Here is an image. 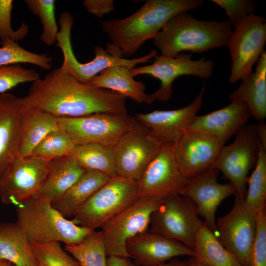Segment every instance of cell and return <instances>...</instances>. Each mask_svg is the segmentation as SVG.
I'll return each instance as SVG.
<instances>
[{"label":"cell","instance_id":"cell-1","mask_svg":"<svg viewBox=\"0 0 266 266\" xmlns=\"http://www.w3.org/2000/svg\"><path fill=\"white\" fill-rule=\"evenodd\" d=\"M126 98L110 90L81 83L56 68L33 82L19 97L22 112L38 109L58 117H77L105 112H127Z\"/></svg>","mask_w":266,"mask_h":266},{"label":"cell","instance_id":"cell-2","mask_svg":"<svg viewBox=\"0 0 266 266\" xmlns=\"http://www.w3.org/2000/svg\"><path fill=\"white\" fill-rule=\"evenodd\" d=\"M203 3L202 0H148L128 17L102 21L101 29L110 41L105 50L115 57L127 59L145 41L153 39L173 16L199 8Z\"/></svg>","mask_w":266,"mask_h":266},{"label":"cell","instance_id":"cell-3","mask_svg":"<svg viewBox=\"0 0 266 266\" xmlns=\"http://www.w3.org/2000/svg\"><path fill=\"white\" fill-rule=\"evenodd\" d=\"M232 27L228 20H200L183 12L166 23L153 42L164 56L174 58L183 51L201 53L227 46Z\"/></svg>","mask_w":266,"mask_h":266},{"label":"cell","instance_id":"cell-4","mask_svg":"<svg viewBox=\"0 0 266 266\" xmlns=\"http://www.w3.org/2000/svg\"><path fill=\"white\" fill-rule=\"evenodd\" d=\"M16 223L31 243L76 244L94 231L66 218L49 200L39 195L16 206Z\"/></svg>","mask_w":266,"mask_h":266},{"label":"cell","instance_id":"cell-5","mask_svg":"<svg viewBox=\"0 0 266 266\" xmlns=\"http://www.w3.org/2000/svg\"><path fill=\"white\" fill-rule=\"evenodd\" d=\"M139 197L137 181L116 175L76 210L73 220L80 226L95 231Z\"/></svg>","mask_w":266,"mask_h":266},{"label":"cell","instance_id":"cell-6","mask_svg":"<svg viewBox=\"0 0 266 266\" xmlns=\"http://www.w3.org/2000/svg\"><path fill=\"white\" fill-rule=\"evenodd\" d=\"M73 20L72 16L67 11L60 14L59 18L60 29L57 37V45L63 55L61 68L81 83H88L94 77L110 66L119 65L131 69L137 64L150 62L157 56V51L152 49L143 57L132 59L120 58L111 55L102 47L98 45L94 50L95 54L94 59L89 62L82 63L77 59L72 47L71 30Z\"/></svg>","mask_w":266,"mask_h":266},{"label":"cell","instance_id":"cell-7","mask_svg":"<svg viewBox=\"0 0 266 266\" xmlns=\"http://www.w3.org/2000/svg\"><path fill=\"white\" fill-rule=\"evenodd\" d=\"M75 145L97 143L114 148L120 138L138 121L126 113L101 112L77 117H58Z\"/></svg>","mask_w":266,"mask_h":266},{"label":"cell","instance_id":"cell-8","mask_svg":"<svg viewBox=\"0 0 266 266\" xmlns=\"http://www.w3.org/2000/svg\"><path fill=\"white\" fill-rule=\"evenodd\" d=\"M227 46L231 58V83L248 77L265 51L266 23L261 16L251 14L233 26Z\"/></svg>","mask_w":266,"mask_h":266},{"label":"cell","instance_id":"cell-9","mask_svg":"<svg viewBox=\"0 0 266 266\" xmlns=\"http://www.w3.org/2000/svg\"><path fill=\"white\" fill-rule=\"evenodd\" d=\"M164 200L140 196L133 204L105 223L101 228L107 256L129 258L127 241L148 231L152 213Z\"/></svg>","mask_w":266,"mask_h":266},{"label":"cell","instance_id":"cell-10","mask_svg":"<svg viewBox=\"0 0 266 266\" xmlns=\"http://www.w3.org/2000/svg\"><path fill=\"white\" fill-rule=\"evenodd\" d=\"M259 141L255 125L243 126L234 141L224 146L210 168L222 172L233 186L235 196L244 200L248 173L256 163Z\"/></svg>","mask_w":266,"mask_h":266},{"label":"cell","instance_id":"cell-11","mask_svg":"<svg viewBox=\"0 0 266 266\" xmlns=\"http://www.w3.org/2000/svg\"><path fill=\"white\" fill-rule=\"evenodd\" d=\"M203 222L199 217L194 203L179 194L164 200L152 213L150 232L192 249L196 234Z\"/></svg>","mask_w":266,"mask_h":266},{"label":"cell","instance_id":"cell-12","mask_svg":"<svg viewBox=\"0 0 266 266\" xmlns=\"http://www.w3.org/2000/svg\"><path fill=\"white\" fill-rule=\"evenodd\" d=\"M192 55L180 53L176 57L157 56L152 64L131 69L133 76L148 75L158 79L160 87L150 94L152 103L155 101H166L171 98L172 86L174 80L181 75H193L202 79L210 77L215 67L210 60L201 58L193 60Z\"/></svg>","mask_w":266,"mask_h":266},{"label":"cell","instance_id":"cell-13","mask_svg":"<svg viewBox=\"0 0 266 266\" xmlns=\"http://www.w3.org/2000/svg\"><path fill=\"white\" fill-rule=\"evenodd\" d=\"M49 163L32 156L17 157L0 178L1 201L16 206L38 195Z\"/></svg>","mask_w":266,"mask_h":266},{"label":"cell","instance_id":"cell-14","mask_svg":"<svg viewBox=\"0 0 266 266\" xmlns=\"http://www.w3.org/2000/svg\"><path fill=\"white\" fill-rule=\"evenodd\" d=\"M256 231V213L237 196L231 210L216 221L218 238L242 266H249Z\"/></svg>","mask_w":266,"mask_h":266},{"label":"cell","instance_id":"cell-15","mask_svg":"<svg viewBox=\"0 0 266 266\" xmlns=\"http://www.w3.org/2000/svg\"><path fill=\"white\" fill-rule=\"evenodd\" d=\"M188 179L174 154V143L162 145L137 181L140 196L165 200L179 195Z\"/></svg>","mask_w":266,"mask_h":266},{"label":"cell","instance_id":"cell-16","mask_svg":"<svg viewBox=\"0 0 266 266\" xmlns=\"http://www.w3.org/2000/svg\"><path fill=\"white\" fill-rule=\"evenodd\" d=\"M162 145L138 121L122 135L114 147L117 175L137 181Z\"/></svg>","mask_w":266,"mask_h":266},{"label":"cell","instance_id":"cell-17","mask_svg":"<svg viewBox=\"0 0 266 266\" xmlns=\"http://www.w3.org/2000/svg\"><path fill=\"white\" fill-rule=\"evenodd\" d=\"M225 144L209 134L186 131L174 142L176 161L188 179L210 169Z\"/></svg>","mask_w":266,"mask_h":266},{"label":"cell","instance_id":"cell-18","mask_svg":"<svg viewBox=\"0 0 266 266\" xmlns=\"http://www.w3.org/2000/svg\"><path fill=\"white\" fill-rule=\"evenodd\" d=\"M219 171L208 169L188 179L180 195L190 199L195 204L199 215L204 222L216 233L215 213L220 203L226 198L236 195L231 183L218 182Z\"/></svg>","mask_w":266,"mask_h":266},{"label":"cell","instance_id":"cell-19","mask_svg":"<svg viewBox=\"0 0 266 266\" xmlns=\"http://www.w3.org/2000/svg\"><path fill=\"white\" fill-rule=\"evenodd\" d=\"M204 91V85L192 102L184 107L136 113L135 117L148 128L150 135L160 144L174 143L187 131L197 116L202 104Z\"/></svg>","mask_w":266,"mask_h":266},{"label":"cell","instance_id":"cell-20","mask_svg":"<svg viewBox=\"0 0 266 266\" xmlns=\"http://www.w3.org/2000/svg\"><path fill=\"white\" fill-rule=\"evenodd\" d=\"M129 258L139 266H159L174 257H194L190 248L177 241L146 231L129 239L126 243Z\"/></svg>","mask_w":266,"mask_h":266},{"label":"cell","instance_id":"cell-21","mask_svg":"<svg viewBox=\"0 0 266 266\" xmlns=\"http://www.w3.org/2000/svg\"><path fill=\"white\" fill-rule=\"evenodd\" d=\"M250 116L244 102L232 101L223 108L203 115H197L187 131L209 134L225 144L245 125Z\"/></svg>","mask_w":266,"mask_h":266},{"label":"cell","instance_id":"cell-22","mask_svg":"<svg viewBox=\"0 0 266 266\" xmlns=\"http://www.w3.org/2000/svg\"><path fill=\"white\" fill-rule=\"evenodd\" d=\"M22 112L19 97L0 94V178L18 157Z\"/></svg>","mask_w":266,"mask_h":266},{"label":"cell","instance_id":"cell-23","mask_svg":"<svg viewBox=\"0 0 266 266\" xmlns=\"http://www.w3.org/2000/svg\"><path fill=\"white\" fill-rule=\"evenodd\" d=\"M232 101L244 102L250 116L258 122L266 117V53L262 54L254 71L241 80L238 87L231 93Z\"/></svg>","mask_w":266,"mask_h":266},{"label":"cell","instance_id":"cell-24","mask_svg":"<svg viewBox=\"0 0 266 266\" xmlns=\"http://www.w3.org/2000/svg\"><path fill=\"white\" fill-rule=\"evenodd\" d=\"M133 77L130 68L115 65L102 71L88 83L113 91L136 103L151 104L150 94L145 92V84L142 81H136Z\"/></svg>","mask_w":266,"mask_h":266},{"label":"cell","instance_id":"cell-25","mask_svg":"<svg viewBox=\"0 0 266 266\" xmlns=\"http://www.w3.org/2000/svg\"><path fill=\"white\" fill-rule=\"evenodd\" d=\"M86 170L71 155L50 161L48 171L38 195L53 204Z\"/></svg>","mask_w":266,"mask_h":266},{"label":"cell","instance_id":"cell-26","mask_svg":"<svg viewBox=\"0 0 266 266\" xmlns=\"http://www.w3.org/2000/svg\"><path fill=\"white\" fill-rule=\"evenodd\" d=\"M58 117L38 109L22 112L18 157L31 156L37 145L50 132L60 129Z\"/></svg>","mask_w":266,"mask_h":266},{"label":"cell","instance_id":"cell-27","mask_svg":"<svg viewBox=\"0 0 266 266\" xmlns=\"http://www.w3.org/2000/svg\"><path fill=\"white\" fill-rule=\"evenodd\" d=\"M110 177L98 171L86 170L52 205L66 218L73 217L76 210Z\"/></svg>","mask_w":266,"mask_h":266},{"label":"cell","instance_id":"cell-28","mask_svg":"<svg viewBox=\"0 0 266 266\" xmlns=\"http://www.w3.org/2000/svg\"><path fill=\"white\" fill-rule=\"evenodd\" d=\"M192 249L194 258L207 266H242L204 221L196 234Z\"/></svg>","mask_w":266,"mask_h":266},{"label":"cell","instance_id":"cell-29","mask_svg":"<svg viewBox=\"0 0 266 266\" xmlns=\"http://www.w3.org/2000/svg\"><path fill=\"white\" fill-rule=\"evenodd\" d=\"M0 258L15 266H38L30 242L16 222L0 223Z\"/></svg>","mask_w":266,"mask_h":266},{"label":"cell","instance_id":"cell-30","mask_svg":"<svg viewBox=\"0 0 266 266\" xmlns=\"http://www.w3.org/2000/svg\"><path fill=\"white\" fill-rule=\"evenodd\" d=\"M71 156L86 170L98 171L110 177L117 175L113 147L97 143L75 145Z\"/></svg>","mask_w":266,"mask_h":266},{"label":"cell","instance_id":"cell-31","mask_svg":"<svg viewBox=\"0 0 266 266\" xmlns=\"http://www.w3.org/2000/svg\"><path fill=\"white\" fill-rule=\"evenodd\" d=\"M64 249L81 266H107V256L101 231H93L78 244L65 245Z\"/></svg>","mask_w":266,"mask_h":266},{"label":"cell","instance_id":"cell-32","mask_svg":"<svg viewBox=\"0 0 266 266\" xmlns=\"http://www.w3.org/2000/svg\"><path fill=\"white\" fill-rule=\"evenodd\" d=\"M255 168L249 177L245 203L256 213L266 208V147L260 143Z\"/></svg>","mask_w":266,"mask_h":266},{"label":"cell","instance_id":"cell-33","mask_svg":"<svg viewBox=\"0 0 266 266\" xmlns=\"http://www.w3.org/2000/svg\"><path fill=\"white\" fill-rule=\"evenodd\" d=\"M0 66L26 63L46 70L52 67L53 59L47 54L29 51L13 40L0 42Z\"/></svg>","mask_w":266,"mask_h":266},{"label":"cell","instance_id":"cell-34","mask_svg":"<svg viewBox=\"0 0 266 266\" xmlns=\"http://www.w3.org/2000/svg\"><path fill=\"white\" fill-rule=\"evenodd\" d=\"M75 146L68 134L60 128L46 135L35 147L31 156L50 161L71 155Z\"/></svg>","mask_w":266,"mask_h":266},{"label":"cell","instance_id":"cell-35","mask_svg":"<svg viewBox=\"0 0 266 266\" xmlns=\"http://www.w3.org/2000/svg\"><path fill=\"white\" fill-rule=\"evenodd\" d=\"M28 9L38 16L42 25L41 41L46 45L51 46L57 41L59 32L56 20L54 0H26Z\"/></svg>","mask_w":266,"mask_h":266},{"label":"cell","instance_id":"cell-36","mask_svg":"<svg viewBox=\"0 0 266 266\" xmlns=\"http://www.w3.org/2000/svg\"><path fill=\"white\" fill-rule=\"evenodd\" d=\"M30 243L38 266H81L62 248L60 242Z\"/></svg>","mask_w":266,"mask_h":266},{"label":"cell","instance_id":"cell-37","mask_svg":"<svg viewBox=\"0 0 266 266\" xmlns=\"http://www.w3.org/2000/svg\"><path fill=\"white\" fill-rule=\"evenodd\" d=\"M40 78L33 69L19 64L0 66V94L6 93L21 83L33 82Z\"/></svg>","mask_w":266,"mask_h":266},{"label":"cell","instance_id":"cell-38","mask_svg":"<svg viewBox=\"0 0 266 266\" xmlns=\"http://www.w3.org/2000/svg\"><path fill=\"white\" fill-rule=\"evenodd\" d=\"M13 4L12 0H0V42L9 40L18 42L24 39L29 33V27L24 22L17 30L12 29L11 19Z\"/></svg>","mask_w":266,"mask_h":266},{"label":"cell","instance_id":"cell-39","mask_svg":"<svg viewBox=\"0 0 266 266\" xmlns=\"http://www.w3.org/2000/svg\"><path fill=\"white\" fill-rule=\"evenodd\" d=\"M249 266H266V208L256 213V231L251 251Z\"/></svg>","mask_w":266,"mask_h":266},{"label":"cell","instance_id":"cell-40","mask_svg":"<svg viewBox=\"0 0 266 266\" xmlns=\"http://www.w3.org/2000/svg\"><path fill=\"white\" fill-rule=\"evenodd\" d=\"M225 11L233 27L246 16L253 14L256 1L253 0H212Z\"/></svg>","mask_w":266,"mask_h":266},{"label":"cell","instance_id":"cell-41","mask_svg":"<svg viewBox=\"0 0 266 266\" xmlns=\"http://www.w3.org/2000/svg\"><path fill=\"white\" fill-rule=\"evenodd\" d=\"M114 3L113 0H85L83 5L88 13L101 18L114 10Z\"/></svg>","mask_w":266,"mask_h":266},{"label":"cell","instance_id":"cell-42","mask_svg":"<svg viewBox=\"0 0 266 266\" xmlns=\"http://www.w3.org/2000/svg\"><path fill=\"white\" fill-rule=\"evenodd\" d=\"M255 128L260 143L266 147V125L264 121L258 122Z\"/></svg>","mask_w":266,"mask_h":266},{"label":"cell","instance_id":"cell-43","mask_svg":"<svg viewBox=\"0 0 266 266\" xmlns=\"http://www.w3.org/2000/svg\"><path fill=\"white\" fill-rule=\"evenodd\" d=\"M128 259L118 256H108L107 258V266H128Z\"/></svg>","mask_w":266,"mask_h":266},{"label":"cell","instance_id":"cell-44","mask_svg":"<svg viewBox=\"0 0 266 266\" xmlns=\"http://www.w3.org/2000/svg\"><path fill=\"white\" fill-rule=\"evenodd\" d=\"M186 261H180L175 259H171V260L167 263H165L162 265L159 266H184L186 263ZM128 266H139L132 261H131L129 259L128 260Z\"/></svg>","mask_w":266,"mask_h":266},{"label":"cell","instance_id":"cell-45","mask_svg":"<svg viewBox=\"0 0 266 266\" xmlns=\"http://www.w3.org/2000/svg\"><path fill=\"white\" fill-rule=\"evenodd\" d=\"M184 266H207L205 265L198 261L194 258H191L189 260L186 261Z\"/></svg>","mask_w":266,"mask_h":266},{"label":"cell","instance_id":"cell-46","mask_svg":"<svg viewBox=\"0 0 266 266\" xmlns=\"http://www.w3.org/2000/svg\"><path fill=\"white\" fill-rule=\"evenodd\" d=\"M0 266H15L10 262L2 258H0Z\"/></svg>","mask_w":266,"mask_h":266},{"label":"cell","instance_id":"cell-47","mask_svg":"<svg viewBox=\"0 0 266 266\" xmlns=\"http://www.w3.org/2000/svg\"></svg>","mask_w":266,"mask_h":266}]
</instances>
